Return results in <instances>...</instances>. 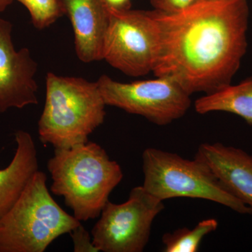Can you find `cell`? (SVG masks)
Returning <instances> with one entry per match:
<instances>
[{"label": "cell", "instance_id": "obj_1", "mask_svg": "<svg viewBox=\"0 0 252 252\" xmlns=\"http://www.w3.org/2000/svg\"><path fill=\"white\" fill-rule=\"evenodd\" d=\"M152 13L160 38L156 77L190 95L231 84L248 49V0H197L177 12Z\"/></svg>", "mask_w": 252, "mask_h": 252}, {"label": "cell", "instance_id": "obj_2", "mask_svg": "<svg viewBox=\"0 0 252 252\" xmlns=\"http://www.w3.org/2000/svg\"><path fill=\"white\" fill-rule=\"evenodd\" d=\"M47 168L51 191L62 196L79 221L97 218L112 190L124 178L122 167L106 151L89 142L67 149H55Z\"/></svg>", "mask_w": 252, "mask_h": 252}, {"label": "cell", "instance_id": "obj_3", "mask_svg": "<svg viewBox=\"0 0 252 252\" xmlns=\"http://www.w3.org/2000/svg\"><path fill=\"white\" fill-rule=\"evenodd\" d=\"M46 88L45 104L38 122L41 142L54 149L89 142L106 116L107 105L97 82L49 72Z\"/></svg>", "mask_w": 252, "mask_h": 252}, {"label": "cell", "instance_id": "obj_4", "mask_svg": "<svg viewBox=\"0 0 252 252\" xmlns=\"http://www.w3.org/2000/svg\"><path fill=\"white\" fill-rule=\"evenodd\" d=\"M81 224L55 201L38 170L14 206L0 219V252H44Z\"/></svg>", "mask_w": 252, "mask_h": 252}, {"label": "cell", "instance_id": "obj_5", "mask_svg": "<svg viewBox=\"0 0 252 252\" xmlns=\"http://www.w3.org/2000/svg\"><path fill=\"white\" fill-rule=\"evenodd\" d=\"M144 187L160 200L203 199L241 215H252L246 205L233 196L210 167L196 158H184L161 149L147 148L142 154Z\"/></svg>", "mask_w": 252, "mask_h": 252}, {"label": "cell", "instance_id": "obj_6", "mask_svg": "<svg viewBox=\"0 0 252 252\" xmlns=\"http://www.w3.org/2000/svg\"><path fill=\"white\" fill-rule=\"evenodd\" d=\"M103 60L130 77L153 72L158 55V28L152 11L109 8Z\"/></svg>", "mask_w": 252, "mask_h": 252}, {"label": "cell", "instance_id": "obj_7", "mask_svg": "<svg viewBox=\"0 0 252 252\" xmlns=\"http://www.w3.org/2000/svg\"><path fill=\"white\" fill-rule=\"evenodd\" d=\"M164 208L163 201L142 186L134 187L124 203L106 204L91 230L93 243L99 252H143L154 220Z\"/></svg>", "mask_w": 252, "mask_h": 252}, {"label": "cell", "instance_id": "obj_8", "mask_svg": "<svg viewBox=\"0 0 252 252\" xmlns=\"http://www.w3.org/2000/svg\"><path fill=\"white\" fill-rule=\"evenodd\" d=\"M96 82L106 105L141 116L158 126L183 117L191 105L190 94L170 78L122 83L104 74Z\"/></svg>", "mask_w": 252, "mask_h": 252}, {"label": "cell", "instance_id": "obj_9", "mask_svg": "<svg viewBox=\"0 0 252 252\" xmlns=\"http://www.w3.org/2000/svg\"><path fill=\"white\" fill-rule=\"evenodd\" d=\"M36 71L30 50L15 49L12 24L0 18V113L37 104Z\"/></svg>", "mask_w": 252, "mask_h": 252}, {"label": "cell", "instance_id": "obj_10", "mask_svg": "<svg viewBox=\"0 0 252 252\" xmlns=\"http://www.w3.org/2000/svg\"><path fill=\"white\" fill-rule=\"evenodd\" d=\"M73 28L78 59L90 63L103 60L109 21L105 0H62Z\"/></svg>", "mask_w": 252, "mask_h": 252}, {"label": "cell", "instance_id": "obj_11", "mask_svg": "<svg viewBox=\"0 0 252 252\" xmlns=\"http://www.w3.org/2000/svg\"><path fill=\"white\" fill-rule=\"evenodd\" d=\"M195 158L210 167L225 189L250 209L252 215V154L216 142L200 144Z\"/></svg>", "mask_w": 252, "mask_h": 252}, {"label": "cell", "instance_id": "obj_12", "mask_svg": "<svg viewBox=\"0 0 252 252\" xmlns=\"http://www.w3.org/2000/svg\"><path fill=\"white\" fill-rule=\"evenodd\" d=\"M14 157L7 167L0 170V219L14 206L33 175L39 170L37 151L31 134L15 132Z\"/></svg>", "mask_w": 252, "mask_h": 252}, {"label": "cell", "instance_id": "obj_13", "mask_svg": "<svg viewBox=\"0 0 252 252\" xmlns=\"http://www.w3.org/2000/svg\"><path fill=\"white\" fill-rule=\"evenodd\" d=\"M200 114L224 112L243 118L252 126V77L236 85H228L212 94H205L194 104Z\"/></svg>", "mask_w": 252, "mask_h": 252}, {"label": "cell", "instance_id": "obj_14", "mask_svg": "<svg viewBox=\"0 0 252 252\" xmlns=\"http://www.w3.org/2000/svg\"><path fill=\"white\" fill-rule=\"evenodd\" d=\"M219 223L215 219H207L199 222L193 228H178L167 233L162 238L165 252H196L202 240L218 228Z\"/></svg>", "mask_w": 252, "mask_h": 252}, {"label": "cell", "instance_id": "obj_15", "mask_svg": "<svg viewBox=\"0 0 252 252\" xmlns=\"http://www.w3.org/2000/svg\"><path fill=\"white\" fill-rule=\"evenodd\" d=\"M22 4L31 16L33 26L45 29L65 14L62 0H16Z\"/></svg>", "mask_w": 252, "mask_h": 252}, {"label": "cell", "instance_id": "obj_16", "mask_svg": "<svg viewBox=\"0 0 252 252\" xmlns=\"http://www.w3.org/2000/svg\"><path fill=\"white\" fill-rule=\"evenodd\" d=\"M72 238L74 252H98L93 243L92 235L79 224L69 233Z\"/></svg>", "mask_w": 252, "mask_h": 252}, {"label": "cell", "instance_id": "obj_17", "mask_svg": "<svg viewBox=\"0 0 252 252\" xmlns=\"http://www.w3.org/2000/svg\"><path fill=\"white\" fill-rule=\"evenodd\" d=\"M197 0H150L154 10L162 12L172 13L186 9Z\"/></svg>", "mask_w": 252, "mask_h": 252}, {"label": "cell", "instance_id": "obj_18", "mask_svg": "<svg viewBox=\"0 0 252 252\" xmlns=\"http://www.w3.org/2000/svg\"><path fill=\"white\" fill-rule=\"evenodd\" d=\"M107 6L115 10L130 9L131 0H105Z\"/></svg>", "mask_w": 252, "mask_h": 252}, {"label": "cell", "instance_id": "obj_19", "mask_svg": "<svg viewBox=\"0 0 252 252\" xmlns=\"http://www.w3.org/2000/svg\"><path fill=\"white\" fill-rule=\"evenodd\" d=\"M14 0H0V13L3 12Z\"/></svg>", "mask_w": 252, "mask_h": 252}]
</instances>
